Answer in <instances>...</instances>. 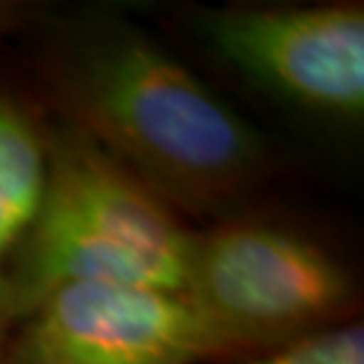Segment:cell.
Here are the masks:
<instances>
[{"instance_id":"6da1fadb","label":"cell","mask_w":364,"mask_h":364,"mask_svg":"<svg viewBox=\"0 0 364 364\" xmlns=\"http://www.w3.org/2000/svg\"><path fill=\"white\" fill-rule=\"evenodd\" d=\"M21 81L192 225L265 201L282 164L267 135L128 10L43 3L19 33Z\"/></svg>"},{"instance_id":"7a4b0ae2","label":"cell","mask_w":364,"mask_h":364,"mask_svg":"<svg viewBox=\"0 0 364 364\" xmlns=\"http://www.w3.org/2000/svg\"><path fill=\"white\" fill-rule=\"evenodd\" d=\"M180 298L201 364H246L360 322L364 301L350 260L267 199L196 225Z\"/></svg>"},{"instance_id":"3957f363","label":"cell","mask_w":364,"mask_h":364,"mask_svg":"<svg viewBox=\"0 0 364 364\" xmlns=\"http://www.w3.org/2000/svg\"><path fill=\"white\" fill-rule=\"evenodd\" d=\"M194 228L88 135L48 116L46 180L12 272L14 324L64 284L180 296Z\"/></svg>"},{"instance_id":"277c9868","label":"cell","mask_w":364,"mask_h":364,"mask_svg":"<svg viewBox=\"0 0 364 364\" xmlns=\"http://www.w3.org/2000/svg\"><path fill=\"white\" fill-rule=\"evenodd\" d=\"M185 14L208 60L274 107L338 133L362 128V0L223 3Z\"/></svg>"},{"instance_id":"5b68a950","label":"cell","mask_w":364,"mask_h":364,"mask_svg":"<svg viewBox=\"0 0 364 364\" xmlns=\"http://www.w3.org/2000/svg\"><path fill=\"white\" fill-rule=\"evenodd\" d=\"M0 364H201L180 296L64 284L14 324Z\"/></svg>"},{"instance_id":"8992f818","label":"cell","mask_w":364,"mask_h":364,"mask_svg":"<svg viewBox=\"0 0 364 364\" xmlns=\"http://www.w3.org/2000/svg\"><path fill=\"white\" fill-rule=\"evenodd\" d=\"M48 114L17 74H0V355L14 329L12 272L38 210Z\"/></svg>"},{"instance_id":"52a82bcc","label":"cell","mask_w":364,"mask_h":364,"mask_svg":"<svg viewBox=\"0 0 364 364\" xmlns=\"http://www.w3.org/2000/svg\"><path fill=\"white\" fill-rule=\"evenodd\" d=\"M246 364H364V322L324 331Z\"/></svg>"},{"instance_id":"ba28073f","label":"cell","mask_w":364,"mask_h":364,"mask_svg":"<svg viewBox=\"0 0 364 364\" xmlns=\"http://www.w3.org/2000/svg\"><path fill=\"white\" fill-rule=\"evenodd\" d=\"M41 5L36 0H0V50L19 38Z\"/></svg>"}]
</instances>
